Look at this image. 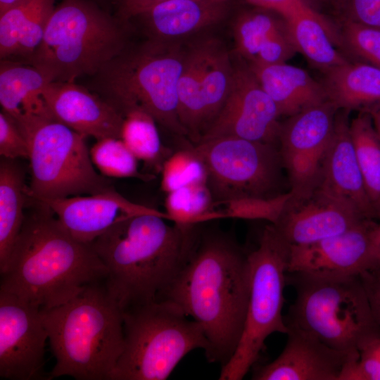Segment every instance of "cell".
<instances>
[{"label":"cell","instance_id":"6da1fadb","mask_svg":"<svg viewBox=\"0 0 380 380\" xmlns=\"http://www.w3.org/2000/svg\"><path fill=\"white\" fill-rule=\"evenodd\" d=\"M251 281L248 253L234 237L199 226L186 261L160 300L175 303L201 326L210 346L207 360L222 367L242 334Z\"/></svg>","mask_w":380,"mask_h":380},{"label":"cell","instance_id":"7a4b0ae2","mask_svg":"<svg viewBox=\"0 0 380 380\" xmlns=\"http://www.w3.org/2000/svg\"><path fill=\"white\" fill-rule=\"evenodd\" d=\"M31 211L1 272L0 291L41 309L61 305L108 271L91 243L75 239L44 202L29 197Z\"/></svg>","mask_w":380,"mask_h":380},{"label":"cell","instance_id":"3957f363","mask_svg":"<svg viewBox=\"0 0 380 380\" xmlns=\"http://www.w3.org/2000/svg\"><path fill=\"white\" fill-rule=\"evenodd\" d=\"M165 219L167 214L126 217L91 243L123 308L160 300L188 257L198 224L170 225Z\"/></svg>","mask_w":380,"mask_h":380},{"label":"cell","instance_id":"277c9868","mask_svg":"<svg viewBox=\"0 0 380 380\" xmlns=\"http://www.w3.org/2000/svg\"><path fill=\"white\" fill-rule=\"evenodd\" d=\"M123 307L104 280L41 309L56 364L49 378L109 380L124 348Z\"/></svg>","mask_w":380,"mask_h":380},{"label":"cell","instance_id":"5b68a950","mask_svg":"<svg viewBox=\"0 0 380 380\" xmlns=\"http://www.w3.org/2000/svg\"><path fill=\"white\" fill-rule=\"evenodd\" d=\"M186 48L183 42L146 39L132 42L92 77L90 90L123 116L140 108L168 132L186 137L178 114V84Z\"/></svg>","mask_w":380,"mask_h":380},{"label":"cell","instance_id":"8992f818","mask_svg":"<svg viewBox=\"0 0 380 380\" xmlns=\"http://www.w3.org/2000/svg\"><path fill=\"white\" fill-rule=\"evenodd\" d=\"M132 27L89 0L56 5L30 61L50 82L93 77L131 43Z\"/></svg>","mask_w":380,"mask_h":380},{"label":"cell","instance_id":"52a82bcc","mask_svg":"<svg viewBox=\"0 0 380 380\" xmlns=\"http://www.w3.org/2000/svg\"><path fill=\"white\" fill-rule=\"evenodd\" d=\"M296 298L284 317L327 346L357 360L360 350L380 336L360 275L286 273Z\"/></svg>","mask_w":380,"mask_h":380},{"label":"cell","instance_id":"ba28073f","mask_svg":"<svg viewBox=\"0 0 380 380\" xmlns=\"http://www.w3.org/2000/svg\"><path fill=\"white\" fill-rule=\"evenodd\" d=\"M12 118L28 146L29 196L45 202L115 189L110 179L96 170L86 137L50 113H23Z\"/></svg>","mask_w":380,"mask_h":380},{"label":"cell","instance_id":"9c48e42d","mask_svg":"<svg viewBox=\"0 0 380 380\" xmlns=\"http://www.w3.org/2000/svg\"><path fill=\"white\" fill-rule=\"evenodd\" d=\"M124 348L109 380H165L181 360L209 342L201 326L167 300L123 309Z\"/></svg>","mask_w":380,"mask_h":380},{"label":"cell","instance_id":"30bf717a","mask_svg":"<svg viewBox=\"0 0 380 380\" xmlns=\"http://www.w3.org/2000/svg\"><path fill=\"white\" fill-rule=\"evenodd\" d=\"M290 245L272 224L263 229L256 248L248 253L251 281L242 334L219 379L241 380L256 363L265 340L273 333L286 334L282 315Z\"/></svg>","mask_w":380,"mask_h":380},{"label":"cell","instance_id":"8fae6325","mask_svg":"<svg viewBox=\"0 0 380 380\" xmlns=\"http://www.w3.org/2000/svg\"><path fill=\"white\" fill-rule=\"evenodd\" d=\"M191 147L205 172L213 204L269 200L289 191L276 145L236 137L201 141Z\"/></svg>","mask_w":380,"mask_h":380},{"label":"cell","instance_id":"7c38bea8","mask_svg":"<svg viewBox=\"0 0 380 380\" xmlns=\"http://www.w3.org/2000/svg\"><path fill=\"white\" fill-rule=\"evenodd\" d=\"M234 63L225 44L204 37L186 45L178 84V114L186 137L198 143L229 93Z\"/></svg>","mask_w":380,"mask_h":380},{"label":"cell","instance_id":"4fadbf2b","mask_svg":"<svg viewBox=\"0 0 380 380\" xmlns=\"http://www.w3.org/2000/svg\"><path fill=\"white\" fill-rule=\"evenodd\" d=\"M338 110L328 100L281 122L278 148L293 195L319 185Z\"/></svg>","mask_w":380,"mask_h":380},{"label":"cell","instance_id":"5bb4252c","mask_svg":"<svg viewBox=\"0 0 380 380\" xmlns=\"http://www.w3.org/2000/svg\"><path fill=\"white\" fill-rule=\"evenodd\" d=\"M280 117L274 101L242 61L234 64L228 96L199 142L220 137H236L278 146L281 126Z\"/></svg>","mask_w":380,"mask_h":380},{"label":"cell","instance_id":"9a60e30c","mask_svg":"<svg viewBox=\"0 0 380 380\" xmlns=\"http://www.w3.org/2000/svg\"><path fill=\"white\" fill-rule=\"evenodd\" d=\"M47 339L40 309L0 291V376L10 380L49 379L44 370Z\"/></svg>","mask_w":380,"mask_h":380},{"label":"cell","instance_id":"2e32d148","mask_svg":"<svg viewBox=\"0 0 380 380\" xmlns=\"http://www.w3.org/2000/svg\"><path fill=\"white\" fill-rule=\"evenodd\" d=\"M366 220L347 203L317 186L302 195L291 193L272 225L289 245L298 246L342 234Z\"/></svg>","mask_w":380,"mask_h":380},{"label":"cell","instance_id":"e0dca14e","mask_svg":"<svg viewBox=\"0 0 380 380\" xmlns=\"http://www.w3.org/2000/svg\"><path fill=\"white\" fill-rule=\"evenodd\" d=\"M376 222L366 220L350 229L313 243L291 246L289 273L357 276L374 264L372 233Z\"/></svg>","mask_w":380,"mask_h":380},{"label":"cell","instance_id":"ac0fdd59","mask_svg":"<svg viewBox=\"0 0 380 380\" xmlns=\"http://www.w3.org/2000/svg\"><path fill=\"white\" fill-rule=\"evenodd\" d=\"M42 96L51 115L77 133L121 139L124 116L91 90L75 82H51Z\"/></svg>","mask_w":380,"mask_h":380},{"label":"cell","instance_id":"d6986e66","mask_svg":"<svg viewBox=\"0 0 380 380\" xmlns=\"http://www.w3.org/2000/svg\"><path fill=\"white\" fill-rule=\"evenodd\" d=\"M287 340L279 355L256 368L254 380H340L348 362L357 361L312 335L288 327Z\"/></svg>","mask_w":380,"mask_h":380},{"label":"cell","instance_id":"ffe728a7","mask_svg":"<svg viewBox=\"0 0 380 380\" xmlns=\"http://www.w3.org/2000/svg\"><path fill=\"white\" fill-rule=\"evenodd\" d=\"M231 0H167L131 18L145 39L183 42L222 23Z\"/></svg>","mask_w":380,"mask_h":380},{"label":"cell","instance_id":"44dd1931","mask_svg":"<svg viewBox=\"0 0 380 380\" xmlns=\"http://www.w3.org/2000/svg\"><path fill=\"white\" fill-rule=\"evenodd\" d=\"M44 203L72 236L85 243H92L113 224L126 217L144 213L166 214L133 203L115 189Z\"/></svg>","mask_w":380,"mask_h":380},{"label":"cell","instance_id":"7402d4cb","mask_svg":"<svg viewBox=\"0 0 380 380\" xmlns=\"http://www.w3.org/2000/svg\"><path fill=\"white\" fill-rule=\"evenodd\" d=\"M251 6L233 20L237 54L248 66L286 63L298 52L286 20L276 11Z\"/></svg>","mask_w":380,"mask_h":380},{"label":"cell","instance_id":"603a6c76","mask_svg":"<svg viewBox=\"0 0 380 380\" xmlns=\"http://www.w3.org/2000/svg\"><path fill=\"white\" fill-rule=\"evenodd\" d=\"M349 111L338 110L319 187L343 200L368 220L379 218L359 167L350 131Z\"/></svg>","mask_w":380,"mask_h":380},{"label":"cell","instance_id":"cb8c5ba5","mask_svg":"<svg viewBox=\"0 0 380 380\" xmlns=\"http://www.w3.org/2000/svg\"><path fill=\"white\" fill-rule=\"evenodd\" d=\"M248 67L275 103L281 117L289 118L328 101L322 82L300 68L286 63Z\"/></svg>","mask_w":380,"mask_h":380},{"label":"cell","instance_id":"d4e9b609","mask_svg":"<svg viewBox=\"0 0 380 380\" xmlns=\"http://www.w3.org/2000/svg\"><path fill=\"white\" fill-rule=\"evenodd\" d=\"M327 99L338 110L369 111L380 106V68L350 63L322 72Z\"/></svg>","mask_w":380,"mask_h":380},{"label":"cell","instance_id":"484cf974","mask_svg":"<svg viewBox=\"0 0 380 380\" xmlns=\"http://www.w3.org/2000/svg\"><path fill=\"white\" fill-rule=\"evenodd\" d=\"M298 52L322 72L348 61L335 48L334 29L319 13L306 3L284 18Z\"/></svg>","mask_w":380,"mask_h":380},{"label":"cell","instance_id":"4316f807","mask_svg":"<svg viewBox=\"0 0 380 380\" xmlns=\"http://www.w3.org/2000/svg\"><path fill=\"white\" fill-rule=\"evenodd\" d=\"M25 171L15 159L0 160V272L21 231L29 199Z\"/></svg>","mask_w":380,"mask_h":380},{"label":"cell","instance_id":"83f0119b","mask_svg":"<svg viewBox=\"0 0 380 380\" xmlns=\"http://www.w3.org/2000/svg\"><path fill=\"white\" fill-rule=\"evenodd\" d=\"M51 82L34 66L11 60H0V103L11 118L23 113H41L47 108L42 94Z\"/></svg>","mask_w":380,"mask_h":380},{"label":"cell","instance_id":"f1b7e54d","mask_svg":"<svg viewBox=\"0 0 380 380\" xmlns=\"http://www.w3.org/2000/svg\"><path fill=\"white\" fill-rule=\"evenodd\" d=\"M350 131L367 192L377 212L380 204V138L369 113L360 111L350 122Z\"/></svg>","mask_w":380,"mask_h":380},{"label":"cell","instance_id":"f546056e","mask_svg":"<svg viewBox=\"0 0 380 380\" xmlns=\"http://www.w3.org/2000/svg\"><path fill=\"white\" fill-rule=\"evenodd\" d=\"M156 124L144 110H129L124 114L121 139L138 160L160 171L170 153L162 144Z\"/></svg>","mask_w":380,"mask_h":380},{"label":"cell","instance_id":"4dcf8cb0","mask_svg":"<svg viewBox=\"0 0 380 380\" xmlns=\"http://www.w3.org/2000/svg\"><path fill=\"white\" fill-rule=\"evenodd\" d=\"M89 152L94 167L106 177H136L143 180L154 177L139 172L138 159L121 139L96 140Z\"/></svg>","mask_w":380,"mask_h":380},{"label":"cell","instance_id":"1f68e13d","mask_svg":"<svg viewBox=\"0 0 380 380\" xmlns=\"http://www.w3.org/2000/svg\"><path fill=\"white\" fill-rule=\"evenodd\" d=\"M166 214L175 224L194 226L210 215L213 204L206 182L185 186L167 194Z\"/></svg>","mask_w":380,"mask_h":380},{"label":"cell","instance_id":"d6a6232c","mask_svg":"<svg viewBox=\"0 0 380 380\" xmlns=\"http://www.w3.org/2000/svg\"><path fill=\"white\" fill-rule=\"evenodd\" d=\"M161 172V189L166 194L181 187L206 182L204 167L189 146L171 153Z\"/></svg>","mask_w":380,"mask_h":380},{"label":"cell","instance_id":"836d02e7","mask_svg":"<svg viewBox=\"0 0 380 380\" xmlns=\"http://www.w3.org/2000/svg\"><path fill=\"white\" fill-rule=\"evenodd\" d=\"M338 37L353 55L380 68V27L341 18Z\"/></svg>","mask_w":380,"mask_h":380},{"label":"cell","instance_id":"e575fe53","mask_svg":"<svg viewBox=\"0 0 380 380\" xmlns=\"http://www.w3.org/2000/svg\"><path fill=\"white\" fill-rule=\"evenodd\" d=\"M40 0H18L0 13V59L14 54L20 33Z\"/></svg>","mask_w":380,"mask_h":380},{"label":"cell","instance_id":"d590c367","mask_svg":"<svg viewBox=\"0 0 380 380\" xmlns=\"http://www.w3.org/2000/svg\"><path fill=\"white\" fill-rule=\"evenodd\" d=\"M340 380H380V336L360 350L357 361L347 363Z\"/></svg>","mask_w":380,"mask_h":380},{"label":"cell","instance_id":"8d00e7d4","mask_svg":"<svg viewBox=\"0 0 380 380\" xmlns=\"http://www.w3.org/2000/svg\"><path fill=\"white\" fill-rule=\"evenodd\" d=\"M0 155L9 159H28L26 139L13 119L3 110L0 112Z\"/></svg>","mask_w":380,"mask_h":380},{"label":"cell","instance_id":"74e56055","mask_svg":"<svg viewBox=\"0 0 380 380\" xmlns=\"http://www.w3.org/2000/svg\"><path fill=\"white\" fill-rule=\"evenodd\" d=\"M341 18L380 27V0H335Z\"/></svg>","mask_w":380,"mask_h":380},{"label":"cell","instance_id":"f35d334b","mask_svg":"<svg viewBox=\"0 0 380 380\" xmlns=\"http://www.w3.org/2000/svg\"><path fill=\"white\" fill-rule=\"evenodd\" d=\"M374 316L380 325V266H374L360 274Z\"/></svg>","mask_w":380,"mask_h":380},{"label":"cell","instance_id":"ab89813d","mask_svg":"<svg viewBox=\"0 0 380 380\" xmlns=\"http://www.w3.org/2000/svg\"><path fill=\"white\" fill-rule=\"evenodd\" d=\"M167 0H120L115 5V14L121 20H129L148 8Z\"/></svg>","mask_w":380,"mask_h":380},{"label":"cell","instance_id":"60d3db41","mask_svg":"<svg viewBox=\"0 0 380 380\" xmlns=\"http://www.w3.org/2000/svg\"><path fill=\"white\" fill-rule=\"evenodd\" d=\"M251 6L270 9L285 18L298 7L309 2L308 0H244Z\"/></svg>","mask_w":380,"mask_h":380},{"label":"cell","instance_id":"b9f144b4","mask_svg":"<svg viewBox=\"0 0 380 380\" xmlns=\"http://www.w3.org/2000/svg\"><path fill=\"white\" fill-rule=\"evenodd\" d=\"M372 247L374 260V266H380V222L376 223L373 229Z\"/></svg>","mask_w":380,"mask_h":380},{"label":"cell","instance_id":"7bdbcfd3","mask_svg":"<svg viewBox=\"0 0 380 380\" xmlns=\"http://www.w3.org/2000/svg\"><path fill=\"white\" fill-rule=\"evenodd\" d=\"M367 112L369 113L374 128L380 138V108H374Z\"/></svg>","mask_w":380,"mask_h":380},{"label":"cell","instance_id":"ee69618b","mask_svg":"<svg viewBox=\"0 0 380 380\" xmlns=\"http://www.w3.org/2000/svg\"><path fill=\"white\" fill-rule=\"evenodd\" d=\"M18 0H0V13L15 4Z\"/></svg>","mask_w":380,"mask_h":380},{"label":"cell","instance_id":"f6af8a7d","mask_svg":"<svg viewBox=\"0 0 380 380\" xmlns=\"http://www.w3.org/2000/svg\"><path fill=\"white\" fill-rule=\"evenodd\" d=\"M89 1H94L95 3H97L100 6H101L103 4H106V3L113 4L116 5L117 3L120 0H89Z\"/></svg>","mask_w":380,"mask_h":380},{"label":"cell","instance_id":"bcb514c9","mask_svg":"<svg viewBox=\"0 0 380 380\" xmlns=\"http://www.w3.org/2000/svg\"><path fill=\"white\" fill-rule=\"evenodd\" d=\"M377 212H378V214H379V217L380 218V204L379 205V206L377 208Z\"/></svg>","mask_w":380,"mask_h":380},{"label":"cell","instance_id":"7dc6e473","mask_svg":"<svg viewBox=\"0 0 380 380\" xmlns=\"http://www.w3.org/2000/svg\"><path fill=\"white\" fill-rule=\"evenodd\" d=\"M380 108V106H379L378 107H376V108ZM373 109H374V108H373Z\"/></svg>","mask_w":380,"mask_h":380},{"label":"cell","instance_id":"c3c4849f","mask_svg":"<svg viewBox=\"0 0 380 380\" xmlns=\"http://www.w3.org/2000/svg\"><path fill=\"white\" fill-rule=\"evenodd\" d=\"M334 1H335V0H334Z\"/></svg>","mask_w":380,"mask_h":380}]
</instances>
